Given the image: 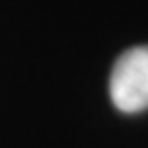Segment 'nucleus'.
<instances>
[{"label": "nucleus", "mask_w": 148, "mask_h": 148, "mask_svg": "<svg viewBox=\"0 0 148 148\" xmlns=\"http://www.w3.org/2000/svg\"><path fill=\"white\" fill-rule=\"evenodd\" d=\"M109 95L121 113L148 109V45L125 49L113 64Z\"/></svg>", "instance_id": "obj_1"}]
</instances>
